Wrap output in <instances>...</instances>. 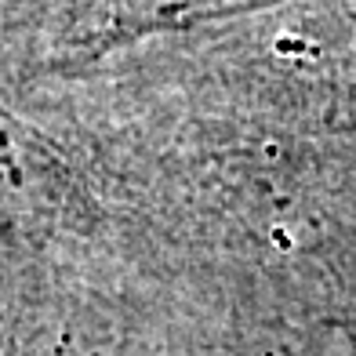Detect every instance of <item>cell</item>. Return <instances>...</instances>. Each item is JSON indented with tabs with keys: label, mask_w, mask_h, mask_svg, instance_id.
Here are the masks:
<instances>
[{
	"label": "cell",
	"mask_w": 356,
	"mask_h": 356,
	"mask_svg": "<svg viewBox=\"0 0 356 356\" xmlns=\"http://www.w3.org/2000/svg\"><path fill=\"white\" fill-rule=\"evenodd\" d=\"M80 186L51 142L0 106V225L66 222Z\"/></svg>",
	"instance_id": "obj_1"
}]
</instances>
